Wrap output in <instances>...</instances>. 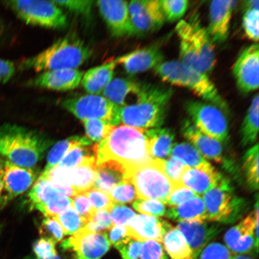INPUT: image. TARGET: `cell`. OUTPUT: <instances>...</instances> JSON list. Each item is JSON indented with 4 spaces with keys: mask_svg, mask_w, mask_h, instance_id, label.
<instances>
[{
    "mask_svg": "<svg viewBox=\"0 0 259 259\" xmlns=\"http://www.w3.org/2000/svg\"><path fill=\"white\" fill-rule=\"evenodd\" d=\"M108 160L119 162L126 171L153 160L147 130L116 126L104 140L97 144V164Z\"/></svg>",
    "mask_w": 259,
    "mask_h": 259,
    "instance_id": "cell-1",
    "label": "cell"
},
{
    "mask_svg": "<svg viewBox=\"0 0 259 259\" xmlns=\"http://www.w3.org/2000/svg\"><path fill=\"white\" fill-rule=\"evenodd\" d=\"M172 95L170 88L146 83L137 103L119 108V125L144 130L160 128L166 118Z\"/></svg>",
    "mask_w": 259,
    "mask_h": 259,
    "instance_id": "cell-2",
    "label": "cell"
},
{
    "mask_svg": "<svg viewBox=\"0 0 259 259\" xmlns=\"http://www.w3.org/2000/svg\"><path fill=\"white\" fill-rule=\"evenodd\" d=\"M176 31L180 40V61L206 75L211 73L216 64L214 45L198 15L189 22L180 21Z\"/></svg>",
    "mask_w": 259,
    "mask_h": 259,
    "instance_id": "cell-3",
    "label": "cell"
},
{
    "mask_svg": "<svg viewBox=\"0 0 259 259\" xmlns=\"http://www.w3.org/2000/svg\"><path fill=\"white\" fill-rule=\"evenodd\" d=\"M43 136L16 125L0 127V156L10 163L31 169L48 147Z\"/></svg>",
    "mask_w": 259,
    "mask_h": 259,
    "instance_id": "cell-4",
    "label": "cell"
},
{
    "mask_svg": "<svg viewBox=\"0 0 259 259\" xmlns=\"http://www.w3.org/2000/svg\"><path fill=\"white\" fill-rule=\"evenodd\" d=\"M91 49L77 35L69 34L25 61V67L35 72L77 69L92 56Z\"/></svg>",
    "mask_w": 259,
    "mask_h": 259,
    "instance_id": "cell-5",
    "label": "cell"
},
{
    "mask_svg": "<svg viewBox=\"0 0 259 259\" xmlns=\"http://www.w3.org/2000/svg\"><path fill=\"white\" fill-rule=\"evenodd\" d=\"M165 82L184 87L211 104L226 110L228 105L208 75L187 66L180 60L165 61L154 68Z\"/></svg>",
    "mask_w": 259,
    "mask_h": 259,
    "instance_id": "cell-6",
    "label": "cell"
},
{
    "mask_svg": "<svg viewBox=\"0 0 259 259\" xmlns=\"http://www.w3.org/2000/svg\"><path fill=\"white\" fill-rule=\"evenodd\" d=\"M125 180L134 186L138 199L157 200L164 204L176 186L165 174L161 160L153 159L127 170Z\"/></svg>",
    "mask_w": 259,
    "mask_h": 259,
    "instance_id": "cell-7",
    "label": "cell"
},
{
    "mask_svg": "<svg viewBox=\"0 0 259 259\" xmlns=\"http://www.w3.org/2000/svg\"><path fill=\"white\" fill-rule=\"evenodd\" d=\"M202 198L210 222L234 223L241 218L246 207L245 200L235 196L231 182L223 177Z\"/></svg>",
    "mask_w": 259,
    "mask_h": 259,
    "instance_id": "cell-8",
    "label": "cell"
},
{
    "mask_svg": "<svg viewBox=\"0 0 259 259\" xmlns=\"http://www.w3.org/2000/svg\"><path fill=\"white\" fill-rule=\"evenodd\" d=\"M7 5L28 25L53 29L62 28L67 25L66 15L53 1L18 0L8 2Z\"/></svg>",
    "mask_w": 259,
    "mask_h": 259,
    "instance_id": "cell-9",
    "label": "cell"
},
{
    "mask_svg": "<svg viewBox=\"0 0 259 259\" xmlns=\"http://www.w3.org/2000/svg\"><path fill=\"white\" fill-rule=\"evenodd\" d=\"M61 105L80 120L100 119L115 127L119 125V107L102 96L73 97L63 100Z\"/></svg>",
    "mask_w": 259,
    "mask_h": 259,
    "instance_id": "cell-10",
    "label": "cell"
},
{
    "mask_svg": "<svg viewBox=\"0 0 259 259\" xmlns=\"http://www.w3.org/2000/svg\"><path fill=\"white\" fill-rule=\"evenodd\" d=\"M186 111L190 121L203 134L220 142L229 138V123L222 110L211 103L189 101Z\"/></svg>",
    "mask_w": 259,
    "mask_h": 259,
    "instance_id": "cell-11",
    "label": "cell"
},
{
    "mask_svg": "<svg viewBox=\"0 0 259 259\" xmlns=\"http://www.w3.org/2000/svg\"><path fill=\"white\" fill-rule=\"evenodd\" d=\"M225 241L226 247L232 254H245L252 251H258V200L254 211L226 233Z\"/></svg>",
    "mask_w": 259,
    "mask_h": 259,
    "instance_id": "cell-12",
    "label": "cell"
},
{
    "mask_svg": "<svg viewBox=\"0 0 259 259\" xmlns=\"http://www.w3.org/2000/svg\"><path fill=\"white\" fill-rule=\"evenodd\" d=\"M128 8L132 35L151 34L159 30L166 20L158 0L132 1Z\"/></svg>",
    "mask_w": 259,
    "mask_h": 259,
    "instance_id": "cell-13",
    "label": "cell"
},
{
    "mask_svg": "<svg viewBox=\"0 0 259 259\" xmlns=\"http://www.w3.org/2000/svg\"><path fill=\"white\" fill-rule=\"evenodd\" d=\"M111 243L106 232H92L82 228L61 244L72 252L74 259H100L109 250Z\"/></svg>",
    "mask_w": 259,
    "mask_h": 259,
    "instance_id": "cell-14",
    "label": "cell"
},
{
    "mask_svg": "<svg viewBox=\"0 0 259 259\" xmlns=\"http://www.w3.org/2000/svg\"><path fill=\"white\" fill-rule=\"evenodd\" d=\"M97 166V163H85L71 169L56 166L44 171L40 177L56 185L72 187L77 193H85L93 188Z\"/></svg>",
    "mask_w": 259,
    "mask_h": 259,
    "instance_id": "cell-15",
    "label": "cell"
},
{
    "mask_svg": "<svg viewBox=\"0 0 259 259\" xmlns=\"http://www.w3.org/2000/svg\"><path fill=\"white\" fill-rule=\"evenodd\" d=\"M259 48L252 44L244 50L236 60L232 73L239 90L248 94L258 88Z\"/></svg>",
    "mask_w": 259,
    "mask_h": 259,
    "instance_id": "cell-16",
    "label": "cell"
},
{
    "mask_svg": "<svg viewBox=\"0 0 259 259\" xmlns=\"http://www.w3.org/2000/svg\"><path fill=\"white\" fill-rule=\"evenodd\" d=\"M128 3L122 0H104L97 2L100 15L110 31L115 37L132 35Z\"/></svg>",
    "mask_w": 259,
    "mask_h": 259,
    "instance_id": "cell-17",
    "label": "cell"
},
{
    "mask_svg": "<svg viewBox=\"0 0 259 259\" xmlns=\"http://www.w3.org/2000/svg\"><path fill=\"white\" fill-rule=\"evenodd\" d=\"M117 65H120L126 72L135 74L154 69L163 63V52L157 45H150L139 49L128 54L115 58Z\"/></svg>",
    "mask_w": 259,
    "mask_h": 259,
    "instance_id": "cell-18",
    "label": "cell"
},
{
    "mask_svg": "<svg viewBox=\"0 0 259 259\" xmlns=\"http://www.w3.org/2000/svg\"><path fill=\"white\" fill-rule=\"evenodd\" d=\"M126 228L130 237L135 240L141 242L151 240L162 243L165 235L172 227L166 220L156 217L137 215Z\"/></svg>",
    "mask_w": 259,
    "mask_h": 259,
    "instance_id": "cell-19",
    "label": "cell"
},
{
    "mask_svg": "<svg viewBox=\"0 0 259 259\" xmlns=\"http://www.w3.org/2000/svg\"><path fill=\"white\" fill-rule=\"evenodd\" d=\"M236 1H213L209 6V26L206 29L213 44H222L228 38Z\"/></svg>",
    "mask_w": 259,
    "mask_h": 259,
    "instance_id": "cell-20",
    "label": "cell"
},
{
    "mask_svg": "<svg viewBox=\"0 0 259 259\" xmlns=\"http://www.w3.org/2000/svg\"><path fill=\"white\" fill-rule=\"evenodd\" d=\"M146 83L130 78L116 77L110 82L102 95L105 98L122 108L135 104L140 99Z\"/></svg>",
    "mask_w": 259,
    "mask_h": 259,
    "instance_id": "cell-21",
    "label": "cell"
},
{
    "mask_svg": "<svg viewBox=\"0 0 259 259\" xmlns=\"http://www.w3.org/2000/svg\"><path fill=\"white\" fill-rule=\"evenodd\" d=\"M83 73L78 69H62L42 72L32 81V85L44 89L67 92L80 84Z\"/></svg>",
    "mask_w": 259,
    "mask_h": 259,
    "instance_id": "cell-22",
    "label": "cell"
},
{
    "mask_svg": "<svg viewBox=\"0 0 259 259\" xmlns=\"http://www.w3.org/2000/svg\"><path fill=\"white\" fill-rule=\"evenodd\" d=\"M177 228L186 238L195 259L206 245L221 231L219 225L209 224L206 221L180 222Z\"/></svg>",
    "mask_w": 259,
    "mask_h": 259,
    "instance_id": "cell-23",
    "label": "cell"
},
{
    "mask_svg": "<svg viewBox=\"0 0 259 259\" xmlns=\"http://www.w3.org/2000/svg\"><path fill=\"white\" fill-rule=\"evenodd\" d=\"M222 177L208 162L201 166L187 167L181 177L180 184L200 196L218 185Z\"/></svg>",
    "mask_w": 259,
    "mask_h": 259,
    "instance_id": "cell-24",
    "label": "cell"
},
{
    "mask_svg": "<svg viewBox=\"0 0 259 259\" xmlns=\"http://www.w3.org/2000/svg\"><path fill=\"white\" fill-rule=\"evenodd\" d=\"M35 177L36 174L33 170L16 166L5 160L1 178L10 200L30 189Z\"/></svg>",
    "mask_w": 259,
    "mask_h": 259,
    "instance_id": "cell-25",
    "label": "cell"
},
{
    "mask_svg": "<svg viewBox=\"0 0 259 259\" xmlns=\"http://www.w3.org/2000/svg\"><path fill=\"white\" fill-rule=\"evenodd\" d=\"M184 137L192 142L203 157L220 163L223 161V147L220 142L207 137L187 119L181 128Z\"/></svg>",
    "mask_w": 259,
    "mask_h": 259,
    "instance_id": "cell-26",
    "label": "cell"
},
{
    "mask_svg": "<svg viewBox=\"0 0 259 259\" xmlns=\"http://www.w3.org/2000/svg\"><path fill=\"white\" fill-rule=\"evenodd\" d=\"M117 66L116 59H111L100 66L92 68L83 73L81 85L90 95H99L113 79Z\"/></svg>",
    "mask_w": 259,
    "mask_h": 259,
    "instance_id": "cell-27",
    "label": "cell"
},
{
    "mask_svg": "<svg viewBox=\"0 0 259 259\" xmlns=\"http://www.w3.org/2000/svg\"><path fill=\"white\" fill-rule=\"evenodd\" d=\"M97 164L94 189L109 194L113 187L125 180L126 169L119 162L108 160Z\"/></svg>",
    "mask_w": 259,
    "mask_h": 259,
    "instance_id": "cell-28",
    "label": "cell"
},
{
    "mask_svg": "<svg viewBox=\"0 0 259 259\" xmlns=\"http://www.w3.org/2000/svg\"><path fill=\"white\" fill-rule=\"evenodd\" d=\"M166 214L167 218L180 223L208 220L205 203L202 197L198 195L180 205L170 207Z\"/></svg>",
    "mask_w": 259,
    "mask_h": 259,
    "instance_id": "cell-29",
    "label": "cell"
},
{
    "mask_svg": "<svg viewBox=\"0 0 259 259\" xmlns=\"http://www.w3.org/2000/svg\"><path fill=\"white\" fill-rule=\"evenodd\" d=\"M149 150L152 158L156 160H165L170 154L174 146L175 134L168 128L147 130Z\"/></svg>",
    "mask_w": 259,
    "mask_h": 259,
    "instance_id": "cell-30",
    "label": "cell"
},
{
    "mask_svg": "<svg viewBox=\"0 0 259 259\" xmlns=\"http://www.w3.org/2000/svg\"><path fill=\"white\" fill-rule=\"evenodd\" d=\"M162 243L170 259H195L186 238L177 228H171Z\"/></svg>",
    "mask_w": 259,
    "mask_h": 259,
    "instance_id": "cell-31",
    "label": "cell"
},
{
    "mask_svg": "<svg viewBox=\"0 0 259 259\" xmlns=\"http://www.w3.org/2000/svg\"><path fill=\"white\" fill-rule=\"evenodd\" d=\"M258 95L257 93L252 100L240 128L241 142L244 147L251 145L257 140L258 132Z\"/></svg>",
    "mask_w": 259,
    "mask_h": 259,
    "instance_id": "cell-32",
    "label": "cell"
},
{
    "mask_svg": "<svg viewBox=\"0 0 259 259\" xmlns=\"http://www.w3.org/2000/svg\"><path fill=\"white\" fill-rule=\"evenodd\" d=\"M97 144L78 146L68 152L57 167L71 169L81 164L97 163Z\"/></svg>",
    "mask_w": 259,
    "mask_h": 259,
    "instance_id": "cell-33",
    "label": "cell"
},
{
    "mask_svg": "<svg viewBox=\"0 0 259 259\" xmlns=\"http://www.w3.org/2000/svg\"><path fill=\"white\" fill-rule=\"evenodd\" d=\"M59 196L61 194L56 184L39 177L29 193L30 208L39 210L50 200Z\"/></svg>",
    "mask_w": 259,
    "mask_h": 259,
    "instance_id": "cell-34",
    "label": "cell"
},
{
    "mask_svg": "<svg viewBox=\"0 0 259 259\" xmlns=\"http://www.w3.org/2000/svg\"><path fill=\"white\" fill-rule=\"evenodd\" d=\"M92 145V142L86 137L74 136L57 143L52 149L48 157V163L44 171H48L56 167L68 152L78 146Z\"/></svg>",
    "mask_w": 259,
    "mask_h": 259,
    "instance_id": "cell-35",
    "label": "cell"
},
{
    "mask_svg": "<svg viewBox=\"0 0 259 259\" xmlns=\"http://www.w3.org/2000/svg\"><path fill=\"white\" fill-rule=\"evenodd\" d=\"M170 155L187 167H197L208 163L194 146L186 142L174 145Z\"/></svg>",
    "mask_w": 259,
    "mask_h": 259,
    "instance_id": "cell-36",
    "label": "cell"
},
{
    "mask_svg": "<svg viewBox=\"0 0 259 259\" xmlns=\"http://www.w3.org/2000/svg\"><path fill=\"white\" fill-rule=\"evenodd\" d=\"M243 169L250 189L257 190L258 187V145L255 144L247 151L243 158Z\"/></svg>",
    "mask_w": 259,
    "mask_h": 259,
    "instance_id": "cell-37",
    "label": "cell"
},
{
    "mask_svg": "<svg viewBox=\"0 0 259 259\" xmlns=\"http://www.w3.org/2000/svg\"><path fill=\"white\" fill-rule=\"evenodd\" d=\"M63 229L65 235H73L85 226L86 219L82 218L73 208L67 209L61 214L55 217Z\"/></svg>",
    "mask_w": 259,
    "mask_h": 259,
    "instance_id": "cell-38",
    "label": "cell"
},
{
    "mask_svg": "<svg viewBox=\"0 0 259 259\" xmlns=\"http://www.w3.org/2000/svg\"><path fill=\"white\" fill-rule=\"evenodd\" d=\"M87 138L92 142H100L104 140L115 127L110 123L100 119H87L82 121Z\"/></svg>",
    "mask_w": 259,
    "mask_h": 259,
    "instance_id": "cell-39",
    "label": "cell"
},
{
    "mask_svg": "<svg viewBox=\"0 0 259 259\" xmlns=\"http://www.w3.org/2000/svg\"><path fill=\"white\" fill-rule=\"evenodd\" d=\"M160 3L165 19L170 22L182 18L189 6L187 0H161Z\"/></svg>",
    "mask_w": 259,
    "mask_h": 259,
    "instance_id": "cell-40",
    "label": "cell"
},
{
    "mask_svg": "<svg viewBox=\"0 0 259 259\" xmlns=\"http://www.w3.org/2000/svg\"><path fill=\"white\" fill-rule=\"evenodd\" d=\"M109 195L113 203L121 205L134 202L138 197L134 186L127 180L113 187Z\"/></svg>",
    "mask_w": 259,
    "mask_h": 259,
    "instance_id": "cell-41",
    "label": "cell"
},
{
    "mask_svg": "<svg viewBox=\"0 0 259 259\" xmlns=\"http://www.w3.org/2000/svg\"><path fill=\"white\" fill-rule=\"evenodd\" d=\"M71 208H73L72 199L61 195L50 200L39 210L48 218H55Z\"/></svg>",
    "mask_w": 259,
    "mask_h": 259,
    "instance_id": "cell-42",
    "label": "cell"
},
{
    "mask_svg": "<svg viewBox=\"0 0 259 259\" xmlns=\"http://www.w3.org/2000/svg\"><path fill=\"white\" fill-rule=\"evenodd\" d=\"M133 206L138 212L146 215L158 218L166 213L165 204L157 200L138 199L133 204Z\"/></svg>",
    "mask_w": 259,
    "mask_h": 259,
    "instance_id": "cell-43",
    "label": "cell"
},
{
    "mask_svg": "<svg viewBox=\"0 0 259 259\" xmlns=\"http://www.w3.org/2000/svg\"><path fill=\"white\" fill-rule=\"evenodd\" d=\"M113 226L111 217L108 210H97L83 228L90 232L97 233L104 230H109Z\"/></svg>",
    "mask_w": 259,
    "mask_h": 259,
    "instance_id": "cell-44",
    "label": "cell"
},
{
    "mask_svg": "<svg viewBox=\"0 0 259 259\" xmlns=\"http://www.w3.org/2000/svg\"><path fill=\"white\" fill-rule=\"evenodd\" d=\"M258 10L246 9L242 18V27L249 40L257 44L258 40Z\"/></svg>",
    "mask_w": 259,
    "mask_h": 259,
    "instance_id": "cell-45",
    "label": "cell"
},
{
    "mask_svg": "<svg viewBox=\"0 0 259 259\" xmlns=\"http://www.w3.org/2000/svg\"><path fill=\"white\" fill-rule=\"evenodd\" d=\"M39 233L41 238L51 239L56 244L62 241L65 236L62 227L54 218H48L42 221Z\"/></svg>",
    "mask_w": 259,
    "mask_h": 259,
    "instance_id": "cell-46",
    "label": "cell"
},
{
    "mask_svg": "<svg viewBox=\"0 0 259 259\" xmlns=\"http://www.w3.org/2000/svg\"><path fill=\"white\" fill-rule=\"evenodd\" d=\"M113 225L127 227L137 215L134 210L121 204H113L109 210Z\"/></svg>",
    "mask_w": 259,
    "mask_h": 259,
    "instance_id": "cell-47",
    "label": "cell"
},
{
    "mask_svg": "<svg viewBox=\"0 0 259 259\" xmlns=\"http://www.w3.org/2000/svg\"><path fill=\"white\" fill-rule=\"evenodd\" d=\"M232 252L219 242L210 243L203 249L196 259H231Z\"/></svg>",
    "mask_w": 259,
    "mask_h": 259,
    "instance_id": "cell-48",
    "label": "cell"
},
{
    "mask_svg": "<svg viewBox=\"0 0 259 259\" xmlns=\"http://www.w3.org/2000/svg\"><path fill=\"white\" fill-rule=\"evenodd\" d=\"M84 193L88 197L93 209L95 210H106L109 211L114 204L108 194L94 188Z\"/></svg>",
    "mask_w": 259,
    "mask_h": 259,
    "instance_id": "cell-49",
    "label": "cell"
},
{
    "mask_svg": "<svg viewBox=\"0 0 259 259\" xmlns=\"http://www.w3.org/2000/svg\"><path fill=\"white\" fill-rule=\"evenodd\" d=\"M163 169L165 174L175 185H181V179L187 166L181 161L170 158L169 159L161 160Z\"/></svg>",
    "mask_w": 259,
    "mask_h": 259,
    "instance_id": "cell-50",
    "label": "cell"
},
{
    "mask_svg": "<svg viewBox=\"0 0 259 259\" xmlns=\"http://www.w3.org/2000/svg\"><path fill=\"white\" fill-rule=\"evenodd\" d=\"M139 259H169L162 243L155 241L142 242Z\"/></svg>",
    "mask_w": 259,
    "mask_h": 259,
    "instance_id": "cell-51",
    "label": "cell"
},
{
    "mask_svg": "<svg viewBox=\"0 0 259 259\" xmlns=\"http://www.w3.org/2000/svg\"><path fill=\"white\" fill-rule=\"evenodd\" d=\"M53 2L60 8L63 7L74 14L85 16L91 14L93 6V2L90 0H67Z\"/></svg>",
    "mask_w": 259,
    "mask_h": 259,
    "instance_id": "cell-52",
    "label": "cell"
},
{
    "mask_svg": "<svg viewBox=\"0 0 259 259\" xmlns=\"http://www.w3.org/2000/svg\"><path fill=\"white\" fill-rule=\"evenodd\" d=\"M33 251L38 259H50L57 255L56 243L45 238H41L34 242Z\"/></svg>",
    "mask_w": 259,
    "mask_h": 259,
    "instance_id": "cell-53",
    "label": "cell"
},
{
    "mask_svg": "<svg viewBox=\"0 0 259 259\" xmlns=\"http://www.w3.org/2000/svg\"><path fill=\"white\" fill-rule=\"evenodd\" d=\"M196 196L197 194L189 188L183 185H178L175 187L173 192L168 197L165 203L171 207H175L181 205Z\"/></svg>",
    "mask_w": 259,
    "mask_h": 259,
    "instance_id": "cell-54",
    "label": "cell"
},
{
    "mask_svg": "<svg viewBox=\"0 0 259 259\" xmlns=\"http://www.w3.org/2000/svg\"><path fill=\"white\" fill-rule=\"evenodd\" d=\"M73 208L81 217L87 220L92 218L96 210L93 209L88 197L84 193H80L73 196Z\"/></svg>",
    "mask_w": 259,
    "mask_h": 259,
    "instance_id": "cell-55",
    "label": "cell"
},
{
    "mask_svg": "<svg viewBox=\"0 0 259 259\" xmlns=\"http://www.w3.org/2000/svg\"><path fill=\"white\" fill-rule=\"evenodd\" d=\"M142 245V242L131 238L116 249L120 252L123 259H139Z\"/></svg>",
    "mask_w": 259,
    "mask_h": 259,
    "instance_id": "cell-56",
    "label": "cell"
},
{
    "mask_svg": "<svg viewBox=\"0 0 259 259\" xmlns=\"http://www.w3.org/2000/svg\"><path fill=\"white\" fill-rule=\"evenodd\" d=\"M108 237L111 244L114 245L116 248L131 238L127 228L122 226H113L109 229Z\"/></svg>",
    "mask_w": 259,
    "mask_h": 259,
    "instance_id": "cell-57",
    "label": "cell"
},
{
    "mask_svg": "<svg viewBox=\"0 0 259 259\" xmlns=\"http://www.w3.org/2000/svg\"><path fill=\"white\" fill-rule=\"evenodd\" d=\"M15 72L14 63L0 59V83H6L11 79Z\"/></svg>",
    "mask_w": 259,
    "mask_h": 259,
    "instance_id": "cell-58",
    "label": "cell"
},
{
    "mask_svg": "<svg viewBox=\"0 0 259 259\" xmlns=\"http://www.w3.org/2000/svg\"><path fill=\"white\" fill-rule=\"evenodd\" d=\"M10 200H10L8 194L6 193L2 178L0 177V208L5 206Z\"/></svg>",
    "mask_w": 259,
    "mask_h": 259,
    "instance_id": "cell-59",
    "label": "cell"
},
{
    "mask_svg": "<svg viewBox=\"0 0 259 259\" xmlns=\"http://www.w3.org/2000/svg\"><path fill=\"white\" fill-rule=\"evenodd\" d=\"M245 9H254L259 11V2L258 0H250L244 2Z\"/></svg>",
    "mask_w": 259,
    "mask_h": 259,
    "instance_id": "cell-60",
    "label": "cell"
},
{
    "mask_svg": "<svg viewBox=\"0 0 259 259\" xmlns=\"http://www.w3.org/2000/svg\"><path fill=\"white\" fill-rule=\"evenodd\" d=\"M231 259H254L250 255L246 254H236L233 255Z\"/></svg>",
    "mask_w": 259,
    "mask_h": 259,
    "instance_id": "cell-61",
    "label": "cell"
},
{
    "mask_svg": "<svg viewBox=\"0 0 259 259\" xmlns=\"http://www.w3.org/2000/svg\"><path fill=\"white\" fill-rule=\"evenodd\" d=\"M5 160L1 159L0 158V177L2 176L3 166H4Z\"/></svg>",
    "mask_w": 259,
    "mask_h": 259,
    "instance_id": "cell-62",
    "label": "cell"
},
{
    "mask_svg": "<svg viewBox=\"0 0 259 259\" xmlns=\"http://www.w3.org/2000/svg\"><path fill=\"white\" fill-rule=\"evenodd\" d=\"M25 259H38V258H37L36 257H35V258H34V257H28V258H25ZM50 259H61V258L59 256H58V255L57 254L56 255V256H55L54 257L50 258Z\"/></svg>",
    "mask_w": 259,
    "mask_h": 259,
    "instance_id": "cell-63",
    "label": "cell"
},
{
    "mask_svg": "<svg viewBox=\"0 0 259 259\" xmlns=\"http://www.w3.org/2000/svg\"><path fill=\"white\" fill-rule=\"evenodd\" d=\"M2 228V226H1V225H0V234H1Z\"/></svg>",
    "mask_w": 259,
    "mask_h": 259,
    "instance_id": "cell-64",
    "label": "cell"
}]
</instances>
